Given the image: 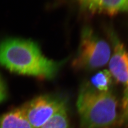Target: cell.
<instances>
[{"mask_svg": "<svg viewBox=\"0 0 128 128\" xmlns=\"http://www.w3.org/2000/svg\"><path fill=\"white\" fill-rule=\"evenodd\" d=\"M65 62L48 59L38 44L30 40L10 38L0 42V66L16 73L51 79Z\"/></svg>", "mask_w": 128, "mask_h": 128, "instance_id": "1", "label": "cell"}, {"mask_svg": "<svg viewBox=\"0 0 128 128\" xmlns=\"http://www.w3.org/2000/svg\"><path fill=\"white\" fill-rule=\"evenodd\" d=\"M118 102L110 92L85 86L82 88L77 108L82 128H107L117 120Z\"/></svg>", "mask_w": 128, "mask_h": 128, "instance_id": "2", "label": "cell"}, {"mask_svg": "<svg viewBox=\"0 0 128 128\" xmlns=\"http://www.w3.org/2000/svg\"><path fill=\"white\" fill-rule=\"evenodd\" d=\"M33 128H41L51 117L66 107L63 99L54 95H42L22 106Z\"/></svg>", "mask_w": 128, "mask_h": 128, "instance_id": "4", "label": "cell"}, {"mask_svg": "<svg viewBox=\"0 0 128 128\" xmlns=\"http://www.w3.org/2000/svg\"><path fill=\"white\" fill-rule=\"evenodd\" d=\"M113 45V54L110 62V73L118 82L128 86V54L114 32L110 33Z\"/></svg>", "mask_w": 128, "mask_h": 128, "instance_id": "5", "label": "cell"}, {"mask_svg": "<svg viewBox=\"0 0 128 128\" xmlns=\"http://www.w3.org/2000/svg\"><path fill=\"white\" fill-rule=\"evenodd\" d=\"M7 94V89L5 82L0 76V104L6 99Z\"/></svg>", "mask_w": 128, "mask_h": 128, "instance_id": "11", "label": "cell"}, {"mask_svg": "<svg viewBox=\"0 0 128 128\" xmlns=\"http://www.w3.org/2000/svg\"><path fill=\"white\" fill-rule=\"evenodd\" d=\"M123 121L128 122V86L124 92V95L123 98L122 102Z\"/></svg>", "mask_w": 128, "mask_h": 128, "instance_id": "10", "label": "cell"}, {"mask_svg": "<svg viewBox=\"0 0 128 128\" xmlns=\"http://www.w3.org/2000/svg\"><path fill=\"white\" fill-rule=\"evenodd\" d=\"M0 128H33L28 120L22 107L0 116Z\"/></svg>", "mask_w": 128, "mask_h": 128, "instance_id": "7", "label": "cell"}, {"mask_svg": "<svg viewBox=\"0 0 128 128\" xmlns=\"http://www.w3.org/2000/svg\"><path fill=\"white\" fill-rule=\"evenodd\" d=\"M110 46L99 38L90 27H85L81 32V41L73 62L75 68L94 70L105 66L110 60Z\"/></svg>", "mask_w": 128, "mask_h": 128, "instance_id": "3", "label": "cell"}, {"mask_svg": "<svg viewBox=\"0 0 128 128\" xmlns=\"http://www.w3.org/2000/svg\"><path fill=\"white\" fill-rule=\"evenodd\" d=\"M81 8L90 14L113 16L128 12V0H80Z\"/></svg>", "mask_w": 128, "mask_h": 128, "instance_id": "6", "label": "cell"}, {"mask_svg": "<svg viewBox=\"0 0 128 128\" xmlns=\"http://www.w3.org/2000/svg\"><path fill=\"white\" fill-rule=\"evenodd\" d=\"M78 1H80V0H78Z\"/></svg>", "mask_w": 128, "mask_h": 128, "instance_id": "12", "label": "cell"}, {"mask_svg": "<svg viewBox=\"0 0 128 128\" xmlns=\"http://www.w3.org/2000/svg\"><path fill=\"white\" fill-rule=\"evenodd\" d=\"M41 128H70L66 108L54 114Z\"/></svg>", "mask_w": 128, "mask_h": 128, "instance_id": "9", "label": "cell"}, {"mask_svg": "<svg viewBox=\"0 0 128 128\" xmlns=\"http://www.w3.org/2000/svg\"><path fill=\"white\" fill-rule=\"evenodd\" d=\"M91 83L96 90L102 92L108 91L112 84V75L107 70L100 71L92 78Z\"/></svg>", "mask_w": 128, "mask_h": 128, "instance_id": "8", "label": "cell"}]
</instances>
